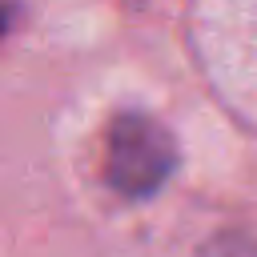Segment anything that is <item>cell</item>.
Masks as SVG:
<instances>
[{"label": "cell", "instance_id": "cell-1", "mask_svg": "<svg viewBox=\"0 0 257 257\" xmlns=\"http://www.w3.org/2000/svg\"><path fill=\"white\" fill-rule=\"evenodd\" d=\"M177 165V141L153 116H116L104 145V177L120 197H153Z\"/></svg>", "mask_w": 257, "mask_h": 257}, {"label": "cell", "instance_id": "cell-2", "mask_svg": "<svg viewBox=\"0 0 257 257\" xmlns=\"http://www.w3.org/2000/svg\"><path fill=\"white\" fill-rule=\"evenodd\" d=\"M16 12H20V0H0V40L8 36V28H12Z\"/></svg>", "mask_w": 257, "mask_h": 257}]
</instances>
